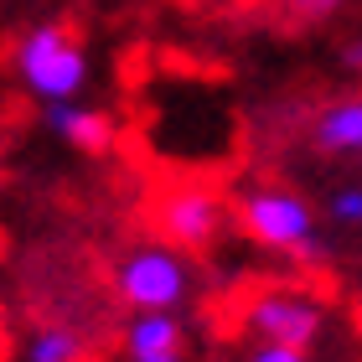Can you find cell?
<instances>
[{"instance_id":"52a82bcc","label":"cell","mask_w":362,"mask_h":362,"mask_svg":"<svg viewBox=\"0 0 362 362\" xmlns=\"http://www.w3.org/2000/svg\"><path fill=\"white\" fill-rule=\"evenodd\" d=\"M124 362H187V326L176 310H135L124 321Z\"/></svg>"},{"instance_id":"ba28073f","label":"cell","mask_w":362,"mask_h":362,"mask_svg":"<svg viewBox=\"0 0 362 362\" xmlns=\"http://www.w3.org/2000/svg\"><path fill=\"white\" fill-rule=\"evenodd\" d=\"M310 151L326 160H362V93L332 98L310 119Z\"/></svg>"},{"instance_id":"9c48e42d","label":"cell","mask_w":362,"mask_h":362,"mask_svg":"<svg viewBox=\"0 0 362 362\" xmlns=\"http://www.w3.org/2000/svg\"><path fill=\"white\" fill-rule=\"evenodd\" d=\"M88 341L73 326H37L26 341V362H83Z\"/></svg>"},{"instance_id":"6da1fadb","label":"cell","mask_w":362,"mask_h":362,"mask_svg":"<svg viewBox=\"0 0 362 362\" xmlns=\"http://www.w3.org/2000/svg\"><path fill=\"white\" fill-rule=\"evenodd\" d=\"M233 223L243 228V238H254L269 254H290L295 264H321L326 243H321V212L310 207V197H300L295 187H249L233 202Z\"/></svg>"},{"instance_id":"7a4b0ae2","label":"cell","mask_w":362,"mask_h":362,"mask_svg":"<svg viewBox=\"0 0 362 362\" xmlns=\"http://www.w3.org/2000/svg\"><path fill=\"white\" fill-rule=\"evenodd\" d=\"M11 68L21 78V88L42 104H57V98H78L93 78L88 47L68 21H37L26 26L11 47Z\"/></svg>"},{"instance_id":"7c38bea8","label":"cell","mask_w":362,"mask_h":362,"mask_svg":"<svg viewBox=\"0 0 362 362\" xmlns=\"http://www.w3.org/2000/svg\"><path fill=\"white\" fill-rule=\"evenodd\" d=\"M243 362H310V352L305 347H285V341H259Z\"/></svg>"},{"instance_id":"8992f818","label":"cell","mask_w":362,"mask_h":362,"mask_svg":"<svg viewBox=\"0 0 362 362\" xmlns=\"http://www.w3.org/2000/svg\"><path fill=\"white\" fill-rule=\"evenodd\" d=\"M42 124H47V135H52V140H62L78 156H109L114 145H119V124H114V114L83 104V98L42 104Z\"/></svg>"},{"instance_id":"4fadbf2b","label":"cell","mask_w":362,"mask_h":362,"mask_svg":"<svg viewBox=\"0 0 362 362\" xmlns=\"http://www.w3.org/2000/svg\"><path fill=\"white\" fill-rule=\"evenodd\" d=\"M341 68H347V73H357V78H362V31H357V37H352L347 47H341Z\"/></svg>"},{"instance_id":"3957f363","label":"cell","mask_w":362,"mask_h":362,"mask_svg":"<svg viewBox=\"0 0 362 362\" xmlns=\"http://www.w3.org/2000/svg\"><path fill=\"white\" fill-rule=\"evenodd\" d=\"M114 290L129 310H181L192 295V264L176 243H135L114 264Z\"/></svg>"},{"instance_id":"30bf717a","label":"cell","mask_w":362,"mask_h":362,"mask_svg":"<svg viewBox=\"0 0 362 362\" xmlns=\"http://www.w3.org/2000/svg\"><path fill=\"white\" fill-rule=\"evenodd\" d=\"M347 11V0H274V16L285 26H295V31H305V26H326L332 16H341Z\"/></svg>"},{"instance_id":"5b68a950","label":"cell","mask_w":362,"mask_h":362,"mask_svg":"<svg viewBox=\"0 0 362 362\" xmlns=\"http://www.w3.org/2000/svg\"><path fill=\"white\" fill-rule=\"evenodd\" d=\"M243 326L259 341H285V347H316L326 332V305L305 290H264L243 310Z\"/></svg>"},{"instance_id":"8fae6325","label":"cell","mask_w":362,"mask_h":362,"mask_svg":"<svg viewBox=\"0 0 362 362\" xmlns=\"http://www.w3.org/2000/svg\"><path fill=\"white\" fill-rule=\"evenodd\" d=\"M321 218L337 223V228H362V181H341V187L326 192Z\"/></svg>"},{"instance_id":"277c9868","label":"cell","mask_w":362,"mask_h":362,"mask_svg":"<svg viewBox=\"0 0 362 362\" xmlns=\"http://www.w3.org/2000/svg\"><path fill=\"white\" fill-rule=\"evenodd\" d=\"M228 218H233L228 202L212 187H202V181H181V187L156 197V233L166 243H176V249H187V254L212 249L223 238Z\"/></svg>"}]
</instances>
